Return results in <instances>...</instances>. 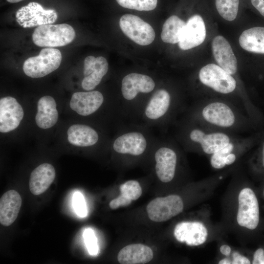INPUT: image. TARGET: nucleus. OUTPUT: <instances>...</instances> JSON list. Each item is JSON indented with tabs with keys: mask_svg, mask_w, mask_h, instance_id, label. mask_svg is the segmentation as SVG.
<instances>
[{
	"mask_svg": "<svg viewBox=\"0 0 264 264\" xmlns=\"http://www.w3.org/2000/svg\"><path fill=\"white\" fill-rule=\"evenodd\" d=\"M183 113V116L201 125L238 135L247 126L244 112L221 98L207 99L192 104Z\"/></svg>",
	"mask_w": 264,
	"mask_h": 264,
	"instance_id": "nucleus-1",
	"label": "nucleus"
},
{
	"mask_svg": "<svg viewBox=\"0 0 264 264\" xmlns=\"http://www.w3.org/2000/svg\"><path fill=\"white\" fill-rule=\"evenodd\" d=\"M174 125V138L180 146L210 156L241 136L201 125L184 116Z\"/></svg>",
	"mask_w": 264,
	"mask_h": 264,
	"instance_id": "nucleus-2",
	"label": "nucleus"
},
{
	"mask_svg": "<svg viewBox=\"0 0 264 264\" xmlns=\"http://www.w3.org/2000/svg\"><path fill=\"white\" fill-rule=\"evenodd\" d=\"M187 106L166 88L155 89L146 100L133 122L162 129L174 125Z\"/></svg>",
	"mask_w": 264,
	"mask_h": 264,
	"instance_id": "nucleus-3",
	"label": "nucleus"
},
{
	"mask_svg": "<svg viewBox=\"0 0 264 264\" xmlns=\"http://www.w3.org/2000/svg\"><path fill=\"white\" fill-rule=\"evenodd\" d=\"M155 80L147 74L131 72L121 81L120 97L117 106L122 117L133 122L143 104L155 90Z\"/></svg>",
	"mask_w": 264,
	"mask_h": 264,
	"instance_id": "nucleus-4",
	"label": "nucleus"
},
{
	"mask_svg": "<svg viewBox=\"0 0 264 264\" xmlns=\"http://www.w3.org/2000/svg\"><path fill=\"white\" fill-rule=\"evenodd\" d=\"M157 138L152 133L151 128L131 122L119 124L118 131L110 145L115 154L136 158L152 152Z\"/></svg>",
	"mask_w": 264,
	"mask_h": 264,
	"instance_id": "nucleus-5",
	"label": "nucleus"
},
{
	"mask_svg": "<svg viewBox=\"0 0 264 264\" xmlns=\"http://www.w3.org/2000/svg\"><path fill=\"white\" fill-rule=\"evenodd\" d=\"M179 144L174 138H157L152 153L155 174L160 181L168 183L175 177L179 158Z\"/></svg>",
	"mask_w": 264,
	"mask_h": 264,
	"instance_id": "nucleus-6",
	"label": "nucleus"
},
{
	"mask_svg": "<svg viewBox=\"0 0 264 264\" xmlns=\"http://www.w3.org/2000/svg\"><path fill=\"white\" fill-rule=\"evenodd\" d=\"M198 79L201 85L222 96L235 93L237 88L234 77L215 64L201 67L198 73Z\"/></svg>",
	"mask_w": 264,
	"mask_h": 264,
	"instance_id": "nucleus-7",
	"label": "nucleus"
},
{
	"mask_svg": "<svg viewBox=\"0 0 264 264\" xmlns=\"http://www.w3.org/2000/svg\"><path fill=\"white\" fill-rule=\"evenodd\" d=\"M75 32L69 24H48L38 26L34 31L33 42L40 47H55L66 45L71 43Z\"/></svg>",
	"mask_w": 264,
	"mask_h": 264,
	"instance_id": "nucleus-8",
	"label": "nucleus"
},
{
	"mask_svg": "<svg viewBox=\"0 0 264 264\" xmlns=\"http://www.w3.org/2000/svg\"><path fill=\"white\" fill-rule=\"evenodd\" d=\"M62 59L59 49L46 47L42 49L38 56L27 59L23 64V70L31 78H41L56 70L61 65Z\"/></svg>",
	"mask_w": 264,
	"mask_h": 264,
	"instance_id": "nucleus-9",
	"label": "nucleus"
},
{
	"mask_svg": "<svg viewBox=\"0 0 264 264\" xmlns=\"http://www.w3.org/2000/svg\"><path fill=\"white\" fill-rule=\"evenodd\" d=\"M237 221L240 226L250 230H254L258 226L259 202L255 192L250 188H244L239 193Z\"/></svg>",
	"mask_w": 264,
	"mask_h": 264,
	"instance_id": "nucleus-10",
	"label": "nucleus"
},
{
	"mask_svg": "<svg viewBox=\"0 0 264 264\" xmlns=\"http://www.w3.org/2000/svg\"><path fill=\"white\" fill-rule=\"evenodd\" d=\"M123 33L131 40L141 45L151 44L154 40L155 32L152 26L139 17L125 14L119 20Z\"/></svg>",
	"mask_w": 264,
	"mask_h": 264,
	"instance_id": "nucleus-11",
	"label": "nucleus"
},
{
	"mask_svg": "<svg viewBox=\"0 0 264 264\" xmlns=\"http://www.w3.org/2000/svg\"><path fill=\"white\" fill-rule=\"evenodd\" d=\"M16 18L22 27L30 28L53 24L57 20L58 14L54 9L46 10L39 3L31 2L17 11Z\"/></svg>",
	"mask_w": 264,
	"mask_h": 264,
	"instance_id": "nucleus-12",
	"label": "nucleus"
},
{
	"mask_svg": "<svg viewBox=\"0 0 264 264\" xmlns=\"http://www.w3.org/2000/svg\"><path fill=\"white\" fill-rule=\"evenodd\" d=\"M183 207V201L179 196L171 195L152 200L147 205V212L151 220L163 222L182 212Z\"/></svg>",
	"mask_w": 264,
	"mask_h": 264,
	"instance_id": "nucleus-13",
	"label": "nucleus"
},
{
	"mask_svg": "<svg viewBox=\"0 0 264 264\" xmlns=\"http://www.w3.org/2000/svg\"><path fill=\"white\" fill-rule=\"evenodd\" d=\"M251 145L250 139L239 136L210 156L211 166L216 169H221L233 164Z\"/></svg>",
	"mask_w": 264,
	"mask_h": 264,
	"instance_id": "nucleus-14",
	"label": "nucleus"
},
{
	"mask_svg": "<svg viewBox=\"0 0 264 264\" xmlns=\"http://www.w3.org/2000/svg\"><path fill=\"white\" fill-rule=\"evenodd\" d=\"M105 98L98 90L76 92L71 98L69 106L77 113L83 116L92 115L104 105Z\"/></svg>",
	"mask_w": 264,
	"mask_h": 264,
	"instance_id": "nucleus-15",
	"label": "nucleus"
},
{
	"mask_svg": "<svg viewBox=\"0 0 264 264\" xmlns=\"http://www.w3.org/2000/svg\"><path fill=\"white\" fill-rule=\"evenodd\" d=\"M108 69V63L104 57H87L84 63V77L81 83L82 88L86 91L93 90L100 84Z\"/></svg>",
	"mask_w": 264,
	"mask_h": 264,
	"instance_id": "nucleus-16",
	"label": "nucleus"
},
{
	"mask_svg": "<svg viewBox=\"0 0 264 264\" xmlns=\"http://www.w3.org/2000/svg\"><path fill=\"white\" fill-rule=\"evenodd\" d=\"M206 36L205 24L199 15L191 16L182 31L178 46L182 50H188L203 43Z\"/></svg>",
	"mask_w": 264,
	"mask_h": 264,
	"instance_id": "nucleus-17",
	"label": "nucleus"
},
{
	"mask_svg": "<svg viewBox=\"0 0 264 264\" xmlns=\"http://www.w3.org/2000/svg\"><path fill=\"white\" fill-rule=\"evenodd\" d=\"M174 235L179 242H184L189 246H198L206 242L208 230L201 222L182 221L176 225Z\"/></svg>",
	"mask_w": 264,
	"mask_h": 264,
	"instance_id": "nucleus-18",
	"label": "nucleus"
},
{
	"mask_svg": "<svg viewBox=\"0 0 264 264\" xmlns=\"http://www.w3.org/2000/svg\"><path fill=\"white\" fill-rule=\"evenodd\" d=\"M24 115L21 105L11 96L2 97L0 100V132L6 133L15 130L20 125Z\"/></svg>",
	"mask_w": 264,
	"mask_h": 264,
	"instance_id": "nucleus-19",
	"label": "nucleus"
},
{
	"mask_svg": "<svg viewBox=\"0 0 264 264\" xmlns=\"http://www.w3.org/2000/svg\"><path fill=\"white\" fill-rule=\"evenodd\" d=\"M212 49L218 65L233 76L235 75L238 70L237 60L228 41L223 36H216L212 40Z\"/></svg>",
	"mask_w": 264,
	"mask_h": 264,
	"instance_id": "nucleus-20",
	"label": "nucleus"
},
{
	"mask_svg": "<svg viewBox=\"0 0 264 264\" xmlns=\"http://www.w3.org/2000/svg\"><path fill=\"white\" fill-rule=\"evenodd\" d=\"M67 140L72 145L80 147H92L100 141V135L94 128L88 125L74 124L67 132Z\"/></svg>",
	"mask_w": 264,
	"mask_h": 264,
	"instance_id": "nucleus-21",
	"label": "nucleus"
},
{
	"mask_svg": "<svg viewBox=\"0 0 264 264\" xmlns=\"http://www.w3.org/2000/svg\"><path fill=\"white\" fill-rule=\"evenodd\" d=\"M56 176L54 167L44 163L37 167L31 173L29 187L31 193L39 195L45 192L53 182Z\"/></svg>",
	"mask_w": 264,
	"mask_h": 264,
	"instance_id": "nucleus-22",
	"label": "nucleus"
},
{
	"mask_svg": "<svg viewBox=\"0 0 264 264\" xmlns=\"http://www.w3.org/2000/svg\"><path fill=\"white\" fill-rule=\"evenodd\" d=\"M19 193L11 190L4 193L0 199V223L8 226L17 219L22 205Z\"/></svg>",
	"mask_w": 264,
	"mask_h": 264,
	"instance_id": "nucleus-23",
	"label": "nucleus"
},
{
	"mask_svg": "<svg viewBox=\"0 0 264 264\" xmlns=\"http://www.w3.org/2000/svg\"><path fill=\"white\" fill-rule=\"evenodd\" d=\"M58 112L56 103L51 96L41 97L37 103V112L35 117L37 125L43 129L52 127L57 122Z\"/></svg>",
	"mask_w": 264,
	"mask_h": 264,
	"instance_id": "nucleus-24",
	"label": "nucleus"
},
{
	"mask_svg": "<svg viewBox=\"0 0 264 264\" xmlns=\"http://www.w3.org/2000/svg\"><path fill=\"white\" fill-rule=\"evenodd\" d=\"M153 258V252L148 246L141 243L131 244L121 249L117 256L122 264H143L149 262Z\"/></svg>",
	"mask_w": 264,
	"mask_h": 264,
	"instance_id": "nucleus-25",
	"label": "nucleus"
},
{
	"mask_svg": "<svg viewBox=\"0 0 264 264\" xmlns=\"http://www.w3.org/2000/svg\"><path fill=\"white\" fill-rule=\"evenodd\" d=\"M239 43L245 50L264 54V27H254L243 31L240 36Z\"/></svg>",
	"mask_w": 264,
	"mask_h": 264,
	"instance_id": "nucleus-26",
	"label": "nucleus"
},
{
	"mask_svg": "<svg viewBox=\"0 0 264 264\" xmlns=\"http://www.w3.org/2000/svg\"><path fill=\"white\" fill-rule=\"evenodd\" d=\"M186 23L176 15H172L165 22L161 33L162 41L166 43H178Z\"/></svg>",
	"mask_w": 264,
	"mask_h": 264,
	"instance_id": "nucleus-27",
	"label": "nucleus"
},
{
	"mask_svg": "<svg viewBox=\"0 0 264 264\" xmlns=\"http://www.w3.org/2000/svg\"><path fill=\"white\" fill-rule=\"evenodd\" d=\"M215 4L218 12L224 20L233 21L236 18L239 0H215Z\"/></svg>",
	"mask_w": 264,
	"mask_h": 264,
	"instance_id": "nucleus-28",
	"label": "nucleus"
},
{
	"mask_svg": "<svg viewBox=\"0 0 264 264\" xmlns=\"http://www.w3.org/2000/svg\"><path fill=\"white\" fill-rule=\"evenodd\" d=\"M122 7L138 11H151L157 5V0H116Z\"/></svg>",
	"mask_w": 264,
	"mask_h": 264,
	"instance_id": "nucleus-29",
	"label": "nucleus"
},
{
	"mask_svg": "<svg viewBox=\"0 0 264 264\" xmlns=\"http://www.w3.org/2000/svg\"><path fill=\"white\" fill-rule=\"evenodd\" d=\"M121 195L132 200L137 199L142 194V188L139 183L134 180H128L120 186Z\"/></svg>",
	"mask_w": 264,
	"mask_h": 264,
	"instance_id": "nucleus-30",
	"label": "nucleus"
},
{
	"mask_svg": "<svg viewBox=\"0 0 264 264\" xmlns=\"http://www.w3.org/2000/svg\"><path fill=\"white\" fill-rule=\"evenodd\" d=\"M84 238L89 253L92 255H96L98 252V246L93 230L90 228L86 229L84 232Z\"/></svg>",
	"mask_w": 264,
	"mask_h": 264,
	"instance_id": "nucleus-31",
	"label": "nucleus"
},
{
	"mask_svg": "<svg viewBox=\"0 0 264 264\" xmlns=\"http://www.w3.org/2000/svg\"><path fill=\"white\" fill-rule=\"evenodd\" d=\"M73 206L76 213L81 217L87 215V209L84 198L79 192H76L73 196Z\"/></svg>",
	"mask_w": 264,
	"mask_h": 264,
	"instance_id": "nucleus-32",
	"label": "nucleus"
},
{
	"mask_svg": "<svg viewBox=\"0 0 264 264\" xmlns=\"http://www.w3.org/2000/svg\"><path fill=\"white\" fill-rule=\"evenodd\" d=\"M132 200L120 195L117 198L110 201L109 203L110 208L112 209H116L121 206H127L131 204Z\"/></svg>",
	"mask_w": 264,
	"mask_h": 264,
	"instance_id": "nucleus-33",
	"label": "nucleus"
},
{
	"mask_svg": "<svg viewBox=\"0 0 264 264\" xmlns=\"http://www.w3.org/2000/svg\"><path fill=\"white\" fill-rule=\"evenodd\" d=\"M253 264H264V249L260 247L255 250L254 253Z\"/></svg>",
	"mask_w": 264,
	"mask_h": 264,
	"instance_id": "nucleus-34",
	"label": "nucleus"
},
{
	"mask_svg": "<svg viewBox=\"0 0 264 264\" xmlns=\"http://www.w3.org/2000/svg\"><path fill=\"white\" fill-rule=\"evenodd\" d=\"M233 260L231 264H250V261L246 257L241 255L238 252H235L233 254Z\"/></svg>",
	"mask_w": 264,
	"mask_h": 264,
	"instance_id": "nucleus-35",
	"label": "nucleus"
},
{
	"mask_svg": "<svg viewBox=\"0 0 264 264\" xmlns=\"http://www.w3.org/2000/svg\"><path fill=\"white\" fill-rule=\"evenodd\" d=\"M252 5L264 17V0H251Z\"/></svg>",
	"mask_w": 264,
	"mask_h": 264,
	"instance_id": "nucleus-36",
	"label": "nucleus"
},
{
	"mask_svg": "<svg viewBox=\"0 0 264 264\" xmlns=\"http://www.w3.org/2000/svg\"><path fill=\"white\" fill-rule=\"evenodd\" d=\"M220 251L222 254L227 256L230 255L231 249L229 245L223 244L220 247Z\"/></svg>",
	"mask_w": 264,
	"mask_h": 264,
	"instance_id": "nucleus-37",
	"label": "nucleus"
},
{
	"mask_svg": "<svg viewBox=\"0 0 264 264\" xmlns=\"http://www.w3.org/2000/svg\"><path fill=\"white\" fill-rule=\"evenodd\" d=\"M232 261L227 258L221 259L219 262V264H230Z\"/></svg>",
	"mask_w": 264,
	"mask_h": 264,
	"instance_id": "nucleus-38",
	"label": "nucleus"
},
{
	"mask_svg": "<svg viewBox=\"0 0 264 264\" xmlns=\"http://www.w3.org/2000/svg\"><path fill=\"white\" fill-rule=\"evenodd\" d=\"M262 165L264 169V143L262 150Z\"/></svg>",
	"mask_w": 264,
	"mask_h": 264,
	"instance_id": "nucleus-39",
	"label": "nucleus"
},
{
	"mask_svg": "<svg viewBox=\"0 0 264 264\" xmlns=\"http://www.w3.org/2000/svg\"><path fill=\"white\" fill-rule=\"evenodd\" d=\"M6 0L8 2H10V3H16V2L22 1L23 0Z\"/></svg>",
	"mask_w": 264,
	"mask_h": 264,
	"instance_id": "nucleus-40",
	"label": "nucleus"
},
{
	"mask_svg": "<svg viewBox=\"0 0 264 264\" xmlns=\"http://www.w3.org/2000/svg\"><path fill=\"white\" fill-rule=\"evenodd\" d=\"M263 196H264V191H263Z\"/></svg>",
	"mask_w": 264,
	"mask_h": 264,
	"instance_id": "nucleus-41",
	"label": "nucleus"
}]
</instances>
